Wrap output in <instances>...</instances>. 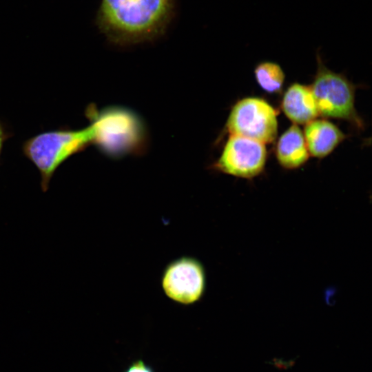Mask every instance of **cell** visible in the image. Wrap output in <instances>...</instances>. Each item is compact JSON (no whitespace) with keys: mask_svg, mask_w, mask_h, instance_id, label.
<instances>
[{"mask_svg":"<svg viewBox=\"0 0 372 372\" xmlns=\"http://www.w3.org/2000/svg\"><path fill=\"white\" fill-rule=\"evenodd\" d=\"M172 10V0H102L96 23L112 41L133 43L161 34Z\"/></svg>","mask_w":372,"mask_h":372,"instance_id":"6da1fadb","label":"cell"},{"mask_svg":"<svg viewBox=\"0 0 372 372\" xmlns=\"http://www.w3.org/2000/svg\"><path fill=\"white\" fill-rule=\"evenodd\" d=\"M92 142L104 155L114 159L144 153L148 145L146 125L134 110L120 105L86 110Z\"/></svg>","mask_w":372,"mask_h":372,"instance_id":"7a4b0ae2","label":"cell"},{"mask_svg":"<svg viewBox=\"0 0 372 372\" xmlns=\"http://www.w3.org/2000/svg\"><path fill=\"white\" fill-rule=\"evenodd\" d=\"M92 142V132L88 125L81 130H52L39 134L25 141L23 150L39 171L41 188L45 192L59 165Z\"/></svg>","mask_w":372,"mask_h":372,"instance_id":"3957f363","label":"cell"},{"mask_svg":"<svg viewBox=\"0 0 372 372\" xmlns=\"http://www.w3.org/2000/svg\"><path fill=\"white\" fill-rule=\"evenodd\" d=\"M317 70L310 87L319 115L348 121L359 128L363 122L354 107L355 85L342 74L329 69L318 52Z\"/></svg>","mask_w":372,"mask_h":372,"instance_id":"277c9868","label":"cell"},{"mask_svg":"<svg viewBox=\"0 0 372 372\" xmlns=\"http://www.w3.org/2000/svg\"><path fill=\"white\" fill-rule=\"evenodd\" d=\"M277 115V110L263 99L244 98L233 105L225 128L229 134L271 143L278 133Z\"/></svg>","mask_w":372,"mask_h":372,"instance_id":"5b68a950","label":"cell"},{"mask_svg":"<svg viewBox=\"0 0 372 372\" xmlns=\"http://www.w3.org/2000/svg\"><path fill=\"white\" fill-rule=\"evenodd\" d=\"M161 283L164 293L169 299L185 305L194 304L205 291V270L198 259L183 256L166 266Z\"/></svg>","mask_w":372,"mask_h":372,"instance_id":"8992f818","label":"cell"},{"mask_svg":"<svg viewBox=\"0 0 372 372\" xmlns=\"http://www.w3.org/2000/svg\"><path fill=\"white\" fill-rule=\"evenodd\" d=\"M267 154L265 144L229 134L213 168L234 176L252 178L263 171Z\"/></svg>","mask_w":372,"mask_h":372,"instance_id":"52a82bcc","label":"cell"},{"mask_svg":"<svg viewBox=\"0 0 372 372\" xmlns=\"http://www.w3.org/2000/svg\"><path fill=\"white\" fill-rule=\"evenodd\" d=\"M281 107L285 115L296 125H306L319 116L310 86L298 83H294L287 88Z\"/></svg>","mask_w":372,"mask_h":372,"instance_id":"ba28073f","label":"cell"},{"mask_svg":"<svg viewBox=\"0 0 372 372\" xmlns=\"http://www.w3.org/2000/svg\"><path fill=\"white\" fill-rule=\"evenodd\" d=\"M303 134L309 154L317 158L329 155L345 138L336 125L325 119L307 123Z\"/></svg>","mask_w":372,"mask_h":372,"instance_id":"9c48e42d","label":"cell"},{"mask_svg":"<svg viewBox=\"0 0 372 372\" xmlns=\"http://www.w3.org/2000/svg\"><path fill=\"white\" fill-rule=\"evenodd\" d=\"M276 156L280 165L286 169L298 168L308 160L309 153L304 134L298 125L293 124L280 136Z\"/></svg>","mask_w":372,"mask_h":372,"instance_id":"30bf717a","label":"cell"},{"mask_svg":"<svg viewBox=\"0 0 372 372\" xmlns=\"http://www.w3.org/2000/svg\"><path fill=\"white\" fill-rule=\"evenodd\" d=\"M254 75L260 87L271 94L281 90L285 79L281 66L269 61L259 63L254 69Z\"/></svg>","mask_w":372,"mask_h":372,"instance_id":"8fae6325","label":"cell"},{"mask_svg":"<svg viewBox=\"0 0 372 372\" xmlns=\"http://www.w3.org/2000/svg\"><path fill=\"white\" fill-rule=\"evenodd\" d=\"M125 372H153V371L142 360H138L133 362Z\"/></svg>","mask_w":372,"mask_h":372,"instance_id":"7c38bea8","label":"cell"},{"mask_svg":"<svg viewBox=\"0 0 372 372\" xmlns=\"http://www.w3.org/2000/svg\"><path fill=\"white\" fill-rule=\"evenodd\" d=\"M5 138H6L5 132L3 131V129L1 125L0 124V154L2 149V146H3Z\"/></svg>","mask_w":372,"mask_h":372,"instance_id":"4fadbf2b","label":"cell"}]
</instances>
